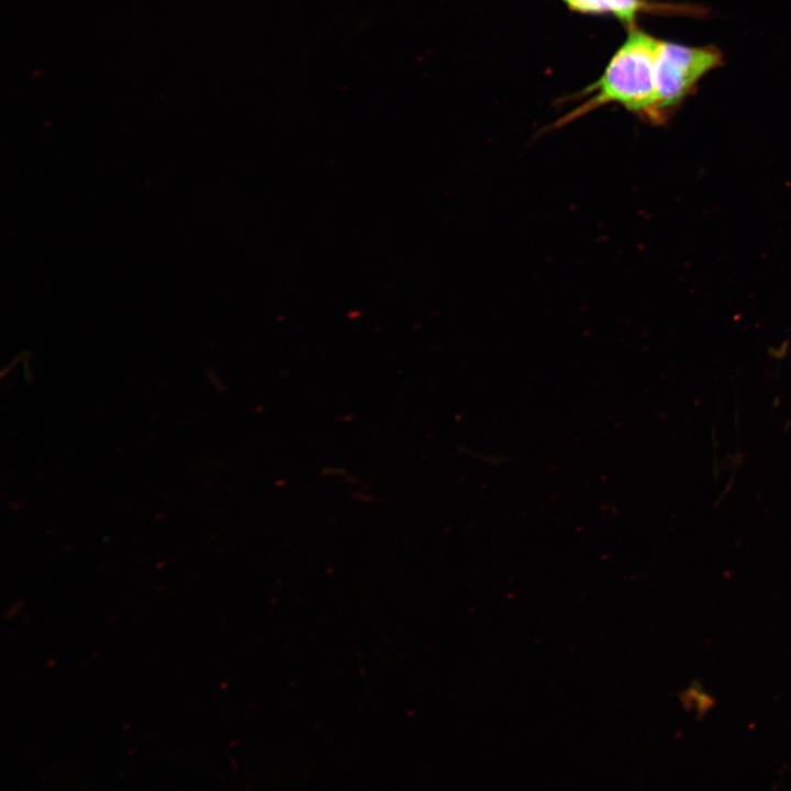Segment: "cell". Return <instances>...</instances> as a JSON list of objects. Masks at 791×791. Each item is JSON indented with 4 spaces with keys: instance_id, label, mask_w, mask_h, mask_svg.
Listing matches in <instances>:
<instances>
[{
    "instance_id": "6da1fadb",
    "label": "cell",
    "mask_w": 791,
    "mask_h": 791,
    "mask_svg": "<svg viewBox=\"0 0 791 791\" xmlns=\"http://www.w3.org/2000/svg\"><path fill=\"white\" fill-rule=\"evenodd\" d=\"M661 42L633 30L594 85L598 93L564 122L609 102L621 103L632 112L659 122L656 64Z\"/></svg>"
},
{
    "instance_id": "7a4b0ae2",
    "label": "cell",
    "mask_w": 791,
    "mask_h": 791,
    "mask_svg": "<svg viewBox=\"0 0 791 791\" xmlns=\"http://www.w3.org/2000/svg\"><path fill=\"white\" fill-rule=\"evenodd\" d=\"M721 64V53L713 46L690 47L661 42L656 64V88L660 119L677 105L701 77Z\"/></svg>"
},
{
    "instance_id": "3957f363",
    "label": "cell",
    "mask_w": 791,
    "mask_h": 791,
    "mask_svg": "<svg viewBox=\"0 0 791 791\" xmlns=\"http://www.w3.org/2000/svg\"><path fill=\"white\" fill-rule=\"evenodd\" d=\"M611 8L619 19L631 23L640 8V2L639 0H611Z\"/></svg>"
},
{
    "instance_id": "277c9868",
    "label": "cell",
    "mask_w": 791,
    "mask_h": 791,
    "mask_svg": "<svg viewBox=\"0 0 791 791\" xmlns=\"http://www.w3.org/2000/svg\"><path fill=\"white\" fill-rule=\"evenodd\" d=\"M571 8L582 12L611 11V0H565Z\"/></svg>"
}]
</instances>
